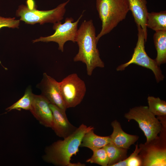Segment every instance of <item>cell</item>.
<instances>
[{"instance_id": "cell-1", "label": "cell", "mask_w": 166, "mask_h": 166, "mask_svg": "<svg viewBox=\"0 0 166 166\" xmlns=\"http://www.w3.org/2000/svg\"><path fill=\"white\" fill-rule=\"evenodd\" d=\"M75 41L79 50L73 61L84 63L88 76H91L96 68L105 67L97 48L95 28L92 20L82 22L78 29Z\"/></svg>"}, {"instance_id": "cell-2", "label": "cell", "mask_w": 166, "mask_h": 166, "mask_svg": "<svg viewBox=\"0 0 166 166\" xmlns=\"http://www.w3.org/2000/svg\"><path fill=\"white\" fill-rule=\"evenodd\" d=\"M94 128L83 124L71 134L63 140H59L47 146L43 160L45 162L57 166H69L72 157L79 151L85 134Z\"/></svg>"}, {"instance_id": "cell-3", "label": "cell", "mask_w": 166, "mask_h": 166, "mask_svg": "<svg viewBox=\"0 0 166 166\" xmlns=\"http://www.w3.org/2000/svg\"><path fill=\"white\" fill-rule=\"evenodd\" d=\"M96 8L102 22V28L96 36L97 43L124 19L129 10L127 0H97Z\"/></svg>"}, {"instance_id": "cell-4", "label": "cell", "mask_w": 166, "mask_h": 166, "mask_svg": "<svg viewBox=\"0 0 166 166\" xmlns=\"http://www.w3.org/2000/svg\"><path fill=\"white\" fill-rule=\"evenodd\" d=\"M69 0L59 4L53 9L40 10L37 9L34 0H27L26 5H21L19 6L16 11V15L20 17V21L28 24H54L63 19L66 11L65 7Z\"/></svg>"}, {"instance_id": "cell-5", "label": "cell", "mask_w": 166, "mask_h": 166, "mask_svg": "<svg viewBox=\"0 0 166 166\" xmlns=\"http://www.w3.org/2000/svg\"><path fill=\"white\" fill-rule=\"evenodd\" d=\"M149 110L148 107L140 106L130 109L124 117L129 121H136L147 139L148 143L159 137L158 134L162 130L161 122Z\"/></svg>"}, {"instance_id": "cell-6", "label": "cell", "mask_w": 166, "mask_h": 166, "mask_svg": "<svg viewBox=\"0 0 166 166\" xmlns=\"http://www.w3.org/2000/svg\"><path fill=\"white\" fill-rule=\"evenodd\" d=\"M138 30V40L132 57L128 62L122 64L117 68V71H123L131 64H135L151 69L153 73L157 83L163 81L164 76L155 59L150 57L145 50V39L144 33L141 27L136 25Z\"/></svg>"}, {"instance_id": "cell-7", "label": "cell", "mask_w": 166, "mask_h": 166, "mask_svg": "<svg viewBox=\"0 0 166 166\" xmlns=\"http://www.w3.org/2000/svg\"><path fill=\"white\" fill-rule=\"evenodd\" d=\"M61 96L66 109L74 108L82 101L86 94L85 83L76 73H72L59 82Z\"/></svg>"}, {"instance_id": "cell-8", "label": "cell", "mask_w": 166, "mask_h": 166, "mask_svg": "<svg viewBox=\"0 0 166 166\" xmlns=\"http://www.w3.org/2000/svg\"><path fill=\"white\" fill-rule=\"evenodd\" d=\"M83 11L77 20L75 22L71 17L66 18L65 22L62 24L59 21L53 24V28L55 30L52 35L47 37H41L32 41L33 43L39 42H54L58 45V49L62 52L64 51V45L68 41L76 42V38L78 30V23L83 16Z\"/></svg>"}, {"instance_id": "cell-9", "label": "cell", "mask_w": 166, "mask_h": 166, "mask_svg": "<svg viewBox=\"0 0 166 166\" xmlns=\"http://www.w3.org/2000/svg\"><path fill=\"white\" fill-rule=\"evenodd\" d=\"M142 166H164L166 165V150L156 143V139L148 143L140 145Z\"/></svg>"}, {"instance_id": "cell-10", "label": "cell", "mask_w": 166, "mask_h": 166, "mask_svg": "<svg viewBox=\"0 0 166 166\" xmlns=\"http://www.w3.org/2000/svg\"><path fill=\"white\" fill-rule=\"evenodd\" d=\"M36 87L41 90V95L50 103L66 111L67 109L61 94L59 82L54 78L44 73L42 79Z\"/></svg>"}, {"instance_id": "cell-11", "label": "cell", "mask_w": 166, "mask_h": 166, "mask_svg": "<svg viewBox=\"0 0 166 166\" xmlns=\"http://www.w3.org/2000/svg\"><path fill=\"white\" fill-rule=\"evenodd\" d=\"M50 103L42 95L34 94L33 102L30 111L40 124L45 127L51 128L53 115Z\"/></svg>"}, {"instance_id": "cell-12", "label": "cell", "mask_w": 166, "mask_h": 166, "mask_svg": "<svg viewBox=\"0 0 166 166\" xmlns=\"http://www.w3.org/2000/svg\"><path fill=\"white\" fill-rule=\"evenodd\" d=\"M53 115V123L51 128L56 135L64 138L73 133L77 127L69 121L65 111L56 105L50 103Z\"/></svg>"}, {"instance_id": "cell-13", "label": "cell", "mask_w": 166, "mask_h": 166, "mask_svg": "<svg viewBox=\"0 0 166 166\" xmlns=\"http://www.w3.org/2000/svg\"><path fill=\"white\" fill-rule=\"evenodd\" d=\"M129 8L136 25L141 27L147 41L148 30L146 25L147 16L148 13L145 0H127Z\"/></svg>"}, {"instance_id": "cell-14", "label": "cell", "mask_w": 166, "mask_h": 166, "mask_svg": "<svg viewBox=\"0 0 166 166\" xmlns=\"http://www.w3.org/2000/svg\"><path fill=\"white\" fill-rule=\"evenodd\" d=\"M113 131L110 136L111 142L116 146L128 149L130 146L138 140L139 137L137 135L127 133L122 129L120 123L117 120L113 121L111 123Z\"/></svg>"}, {"instance_id": "cell-15", "label": "cell", "mask_w": 166, "mask_h": 166, "mask_svg": "<svg viewBox=\"0 0 166 166\" xmlns=\"http://www.w3.org/2000/svg\"><path fill=\"white\" fill-rule=\"evenodd\" d=\"M111 142L110 136H98L94 133V129H92L84 135L80 147H87L93 151L103 148Z\"/></svg>"}, {"instance_id": "cell-16", "label": "cell", "mask_w": 166, "mask_h": 166, "mask_svg": "<svg viewBox=\"0 0 166 166\" xmlns=\"http://www.w3.org/2000/svg\"><path fill=\"white\" fill-rule=\"evenodd\" d=\"M153 38L157 51V56L155 60L160 66L166 62V30L155 31Z\"/></svg>"}, {"instance_id": "cell-17", "label": "cell", "mask_w": 166, "mask_h": 166, "mask_svg": "<svg viewBox=\"0 0 166 166\" xmlns=\"http://www.w3.org/2000/svg\"><path fill=\"white\" fill-rule=\"evenodd\" d=\"M146 25L148 28L155 31L166 30V11L148 12L146 18Z\"/></svg>"}, {"instance_id": "cell-18", "label": "cell", "mask_w": 166, "mask_h": 166, "mask_svg": "<svg viewBox=\"0 0 166 166\" xmlns=\"http://www.w3.org/2000/svg\"><path fill=\"white\" fill-rule=\"evenodd\" d=\"M103 148L109 157L108 166H112L127 158L128 149L118 147L111 142L108 144Z\"/></svg>"}, {"instance_id": "cell-19", "label": "cell", "mask_w": 166, "mask_h": 166, "mask_svg": "<svg viewBox=\"0 0 166 166\" xmlns=\"http://www.w3.org/2000/svg\"><path fill=\"white\" fill-rule=\"evenodd\" d=\"M34 94L32 91L30 86L26 89L23 96L17 102L6 109L8 111L12 110L24 109L30 110L33 104Z\"/></svg>"}, {"instance_id": "cell-20", "label": "cell", "mask_w": 166, "mask_h": 166, "mask_svg": "<svg viewBox=\"0 0 166 166\" xmlns=\"http://www.w3.org/2000/svg\"><path fill=\"white\" fill-rule=\"evenodd\" d=\"M149 111L154 115L159 117L166 116V102L159 97L148 96L147 98Z\"/></svg>"}, {"instance_id": "cell-21", "label": "cell", "mask_w": 166, "mask_h": 166, "mask_svg": "<svg viewBox=\"0 0 166 166\" xmlns=\"http://www.w3.org/2000/svg\"><path fill=\"white\" fill-rule=\"evenodd\" d=\"M93 152L92 156L87 160L86 162L96 164L102 166H108L109 159L103 147L94 150Z\"/></svg>"}, {"instance_id": "cell-22", "label": "cell", "mask_w": 166, "mask_h": 166, "mask_svg": "<svg viewBox=\"0 0 166 166\" xmlns=\"http://www.w3.org/2000/svg\"><path fill=\"white\" fill-rule=\"evenodd\" d=\"M140 151V148L137 144L134 151L128 157L113 164L112 166H142L141 160L138 155Z\"/></svg>"}, {"instance_id": "cell-23", "label": "cell", "mask_w": 166, "mask_h": 166, "mask_svg": "<svg viewBox=\"0 0 166 166\" xmlns=\"http://www.w3.org/2000/svg\"><path fill=\"white\" fill-rule=\"evenodd\" d=\"M20 21L15 18H5L0 16V29L3 27L18 28Z\"/></svg>"}, {"instance_id": "cell-24", "label": "cell", "mask_w": 166, "mask_h": 166, "mask_svg": "<svg viewBox=\"0 0 166 166\" xmlns=\"http://www.w3.org/2000/svg\"><path fill=\"white\" fill-rule=\"evenodd\" d=\"M85 166V164H82L80 162L77 163H70L69 166Z\"/></svg>"}]
</instances>
